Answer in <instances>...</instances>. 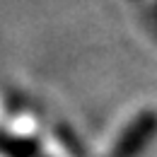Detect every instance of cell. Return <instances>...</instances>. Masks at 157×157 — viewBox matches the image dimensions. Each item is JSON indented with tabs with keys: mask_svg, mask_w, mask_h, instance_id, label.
<instances>
[{
	"mask_svg": "<svg viewBox=\"0 0 157 157\" xmlns=\"http://www.w3.org/2000/svg\"><path fill=\"white\" fill-rule=\"evenodd\" d=\"M155 126H157L155 114H150V111L140 114V116L123 131V136L116 140V147H114V152L109 157H133L138 150L143 147V143L152 136Z\"/></svg>",
	"mask_w": 157,
	"mask_h": 157,
	"instance_id": "obj_1",
	"label": "cell"
}]
</instances>
